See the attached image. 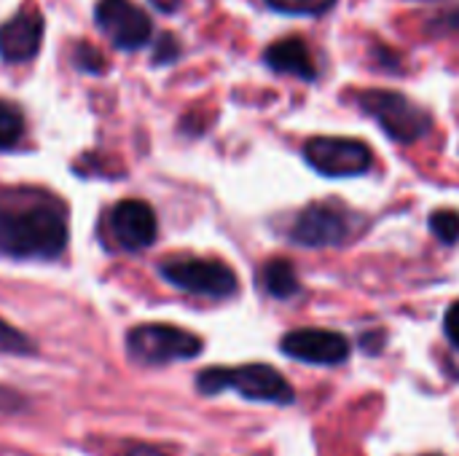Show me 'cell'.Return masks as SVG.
<instances>
[{
	"instance_id": "8992f818",
	"label": "cell",
	"mask_w": 459,
	"mask_h": 456,
	"mask_svg": "<svg viewBox=\"0 0 459 456\" xmlns=\"http://www.w3.org/2000/svg\"><path fill=\"white\" fill-rule=\"evenodd\" d=\"M304 159L325 177H355L374 164L371 148L352 137H312L304 145Z\"/></svg>"
},
{
	"instance_id": "4fadbf2b",
	"label": "cell",
	"mask_w": 459,
	"mask_h": 456,
	"mask_svg": "<svg viewBox=\"0 0 459 456\" xmlns=\"http://www.w3.org/2000/svg\"><path fill=\"white\" fill-rule=\"evenodd\" d=\"M264 288L272 298L288 301L293 296H299L301 282L296 274V266L288 258H274L264 266Z\"/></svg>"
},
{
	"instance_id": "7402d4cb",
	"label": "cell",
	"mask_w": 459,
	"mask_h": 456,
	"mask_svg": "<svg viewBox=\"0 0 459 456\" xmlns=\"http://www.w3.org/2000/svg\"><path fill=\"white\" fill-rule=\"evenodd\" d=\"M121 456H167V454H164L161 449H156V446H148V443H129Z\"/></svg>"
},
{
	"instance_id": "52a82bcc",
	"label": "cell",
	"mask_w": 459,
	"mask_h": 456,
	"mask_svg": "<svg viewBox=\"0 0 459 456\" xmlns=\"http://www.w3.org/2000/svg\"><path fill=\"white\" fill-rule=\"evenodd\" d=\"M94 24L121 51H137L153 38L151 16L132 0H100L94 8Z\"/></svg>"
},
{
	"instance_id": "d6986e66",
	"label": "cell",
	"mask_w": 459,
	"mask_h": 456,
	"mask_svg": "<svg viewBox=\"0 0 459 456\" xmlns=\"http://www.w3.org/2000/svg\"><path fill=\"white\" fill-rule=\"evenodd\" d=\"M180 56V43L175 35L169 32H161L156 46H153V65H169Z\"/></svg>"
},
{
	"instance_id": "ffe728a7",
	"label": "cell",
	"mask_w": 459,
	"mask_h": 456,
	"mask_svg": "<svg viewBox=\"0 0 459 456\" xmlns=\"http://www.w3.org/2000/svg\"><path fill=\"white\" fill-rule=\"evenodd\" d=\"M75 65L83 67L86 73H102L105 70V59L91 43H78L75 46Z\"/></svg>"
},
{
	"instance_id": "ba28073f",
	"label": "cell",
	"mask_w": 459,
	"mask_h": 456,
	"mask_svg": "<svg viewBox=\"0 0 459 456\" xmlns=\"http://www.w3.org/2000/svg\"><path fill=\"white\" fill-rule=\"evenodd\" d=\"M350 234H352L350 215L331 202H315L304 207L290 226V239L304 247L342 245L344 239H350Z\"/></svg>"
},
{
	"instance_id": "44dd1931",
	"label": "cell",
	"mask_w": 459,
	"mask_h": 456,
	"mask_svg": "<svg viewBox=\"0 0 459 456\" xmlns=\"http://www.w3.org/2000/svg\"><path fill=\"white\" fill-rule=\"evenodd\" d=\"M444 331H446V339L459 349V301L449 306L446 320H444Z\"/></svg>"
},
{
	"instance_id": "6da1fadb",
	"label": "cell",
	"mask_w": 459,
	"mask_h": 456,
	"mask_svg": "<svg viewBox=\"0 0 459 456\" xmlns=\"http://www.w3.org/2000/svg\"><path fill=\"white\" fill-rule=\"evenodd\" d=\"M67 247V210L48 194L0 196V255L51 261Z\"/></svg>"
},
{
	"instance_id": "9a60e30c",
	"label": "cell",
	"mask_w": 459,
	"mask_h": 456,
	"mask_svg": "<svg viewBox=\"0 0 459 456\" xmlns=\"http://www.w3.org/2000/svg\"><path fill=\"white\" fill-rule=\"evenodd\" d=\"M24 134V116L16 105L0 99V151L13 148Z\"/></svg>"
},
{
	"instance_id": "9c48e42d",
	"label": "cell",
	"mask_w": 459,
	"mask_h": 456,
	"mask_svg": "<svg viewBox=\"0 0 459 456\" xmlns=\"http://www.w3.org/2000/svg\"><path fill=\"white\" fill-rule=\"evenodd\" d=\"M282 355L309 366H342L350 357V341L336 331H290L280 341Z\"/></svg>"
},
{
	"instance_id": "603a6c76",
	"label": "cell",
	"mask_w": 459,
	"mask_h": 456,
	"mask_svg": "<svg viewBox=\"0 0 459 456\" xmlns=\"http://www.w3.org/2000/svg\"><path fill=\"white\" fill-rule=\"evenodd\" d=\"M156 11H161V13H175L180 5H183V0H148Z\"/></svg>"
},
{
	"instance_id": "7c38bea8",
	"label": "cell",
	"mask_w": 459,
	"mask_h": 456,
	"mask_svg": "<svg viewBox=\"0 0 459 456\" xmlns=\"http://www.w3.org/2000/svg\"><path fill=\"white\" fill-rule=\"evenodd\" d=\"M264 65L280 75H293V78L307 81V83H315L320 75V67H317L309 46L296 35L269 43L264 51Z\"/></svg>"
},
{
	"instance_id": "5b68a950",
	"label": "cell",
	"mask_w": 459,
	"mask_h": 456,
	"mask_svg": "<svg viewBox=\"0 0 459 456\" xmlns=\"http://www.w3.org/2000/svg\"><path fill=\"white\" fill-rule=\"evenodd\" d=\"M161 277L194 296L229 298L237 293V274L223 261L210 258H169L159 266Z\"/></svg>"
},
{
	"instance_id": "8fae6325",
	"label": "cell",
	"mask_w": 459,
	"mask_h": 456,
	"mask_svg": "<svg viewBox=\"0 0 459 456\" xmlns=\"http://www.w3.org/2000/svg\"><path fill=\"white\" fill-rule=\"evenodd\" d=\"M110 226H113V234H116L118 245L126 247V250L151 247L156 234H159V223H156L153 207L148 202H140V199L118 202L113 207Z\"/></svg>"
},
{
	"instance_id": "2e32d148",
	"label": "cell",
	"mask_w": 459,
	"mask_h": 456,
	"mask_svg": "<svg viewBox=\"0 0 459 456\" xmlns=\"http://www.w3.org/2000/svg\"><path fill=\"white\" fill-rule=\"evenodd\" d=\"M430 231L438 242L455 245L459 242V212L457 210H436L430 215Z\"/></svg>"
},
{
	"instance_id": "3957f363",
	"label": "cell",
	"mask_w": 459,
	"mask_h": 456,
	"mask_svg": "<svg viewBox=\"0 0 459 456\" xmlns=\"http://www.w3.org/2000/svg\"><path fill=\"white\" fill-rule=\"evenodd\" d=\"M196 387L202 395H218L234 390L247 400L277 403V406H290L296 400L288 379L277 368L264 363L239 366V368H207L196 376Z\"/></svg>"
},
{
	"instance_id": "277c9868",
	"label": "cell",
	"mask_w": 459,
	"mask_h": 456,
	"mask_svg": "<svg viewBox=\"0 0 459 456\" xmlns=\"http://www.w3.org/2000/svg\"><path fill=\"white\" fill-rule=\"evenodd\" d=\"M126 352L140 366H167L202 355V339L175 325H137L126 336Z\"/></svg>"
},
{
	"instance_id": "5bb4252c",
	"label": "cell",
	"mask_w": 459,
	"mask_h": 456,
	"mask_svg": "<svg viewBox=\"0 0 459 456\" xmlns=\"http://www.w3.org/2000/svg\"><path fill=\"white\" fill-rule=\"evenodd\" d=\"M272 11L285 16H312L320 19L336 8L339 0H264Z\"/></svg>"
},
{
	"instance_id": "ac0fdd59",
	"label": "cell",
	"mask_w": 459,
	"mask_h": 456,
	"mask_svg": "<svg viewBox=\"0 0 459 456\" xmlns=\"http://www.w3.org/2000/svg\"><path fill=\"white\" fill-rule=\"evenodd\" d=\"M0 352L3 355H32L35 347L24 333H19L5 320H0Z\"/></svg>"
},
{
	"instance_id": "30bf717a",
	"label": "cell",
	"mask_w": 459,
	"mask_h": 456,
	"mask_svg": "<svg viewBox=\"0 0 459 456\" xmlns=\"http://www.w3.org/2000/svg\"><path fill=\"white\" fill-rule=\"evenodd\" d=\"M40 43H43V16L32 8H24L0 24V56L8 65L35 59Z\"/></svg>"
},
{
	"instance_id": "e0dca14e",
	"label": "cell",
	"mask_w": 459,
	"mask_h": 456,
	"mask_svg": "<svg viewBox=\"0 0 459 456\" xmlns=\"http://www.w3.org/2000/svg\"><path fill=\"white\" fill-rule=\"evenodd\" d=\"M425 30L433 38H459V5L433 13L425 22Z\"/></svg>"
},
{
	"instance_id": "cb8c5ba5",
	"label": "cell",
	"mask_w": 459,
	"mask_h": 456,
	"mask_svg": "<svg viewBox=\"0 0 459 456\" xmlns=\"http://www.w3.org/2000/svg\"><path fill=\"white\" fill-rule=\"evenodd\" d=\"M428 456H441V454H428Z\"/></svg>"
},
{
	"instance_id": "7a4b0ae2",
	"label": "cell",
	"mask_w": 459,
	"mask_h": 456,
	"mask_svg": "<svg viewBox=\"0 0 459 456\" xmlns=\"http://www.w3.org/2000/svg\"><path fill=\"white\" fill-rule=\"evenodd\" d=\"M355 105L374 118L382 132L395 142H417L433 129V116L420 102L409 99L403 91L393 89H363L355 91Z\"/></svg>"
}]
</instances>
